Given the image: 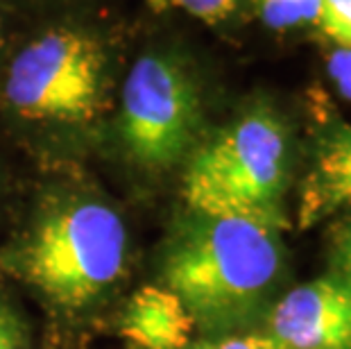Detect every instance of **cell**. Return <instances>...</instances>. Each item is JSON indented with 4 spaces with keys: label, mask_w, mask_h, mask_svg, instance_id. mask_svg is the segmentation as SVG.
I'll list each match as a JSON object with an SVG mask.
<instances>
[{
    "label": "cell",
    "mask_w": 351,
    "mask_h": 349,
    "mask_svg": "<svg viewBox=\"0 0 351 349\" xmlns=\"http://www.w3.org/2000/svg\"><path fill=\"white\" fill-rule=\"evenodd\" d=\"M281 227L243 215H199L173 243L163 277L195 324H241L261 306L281 272Z\"/></svg>",
    "instance_id": "6da1fadb"
},
{
    "label": "cell",
    "mask_w": 351,
    "mask_h": 349,
    "mask_svg": "<svg viewBox=\"0 0 351 349\" xmlns=\"http://www.w3.org/2000/svg\"><path fill=\"white\" fill-rule=\"evenodd\" d=\"M290 143L281 116L254 105L189 154L184 200L199 215H243L286 227Z\"/></svg>",
    "instance_id": "7a4b0ae2"
},
{
    "label": "cell",
    "mask_w": 351,
    "mask_h": 349,
    "mask_svg": "<svg viewBox=\"0 0 351 349\" xmlns=\"http://www.w3.org/2000/svg\"><path fill=\"white\" fill-rule=\"evenodd\" d=\"M125 254L121 215L100 200L71 195L41 213L12 263L52 306L80 311L121 279Z\"/></svg>",
    "instance_id": "3957f363"
},
{
    "label": "cell",
    "mask_w": 351,
    "mask_h": 349,
    "mask_svg": "<svg viewBox=\"0 0 351 349\" xmlns=\"http://www.w3.org/2000/svg\"><path fill=\"white\" fill-rule=\"evenodd\" d=\"M107 55L93 34L52 27L12 59L5 102L14 114L39 123H88L100 114Z\"/></svg>",
    "instance_id": "277c9868"
},
{
    "label": "cell",
    "mask_w": 351,
    "mask_h": 349,
    "mask_svg": "<svg viewBox=\"0 0 351 349\" xmlns=\"http://www.w3.org/2000/svg\"><path fill=\"white\" fill-rule=\"evenodd\" d=\"M199 125V91L189 69L163 53L138 57L123 84L118 118L127 154L145 170H168L191 154Z\"/></svg>",
    "instance_id": "5b68a950"
},
{
    "label": "cell",
    "mask_w": 351,
    "mask_h": 349,
    "mask_svg": "<svg viewBox=\"0 0 351 349\" xmlns=\"http://www.w3.org/2000/svg\"><path fill=\"white\" fill-rule=\"evenodd\" d=\"M283 349H351V288L335 274L293 288L270 315Z\"/></svg>",
    "instance_id": "8992f818"
},
{
    "label": "cell",
    "mask_w": 351,
    "mask_h": 349,
    "mask_svg": "<svg viewBox=\"0 0 351 349\" xmlns=\"http://www.w3.org/2000/svg\"><path fill=\"white\" fill-rule=\"evenodd\" d=\"M351 209V125L328 130L306 175L300 197V227H311Z\"/></svg>",
    "instance_id": "52a82bcc"
},
{
    "label": "cell",
    "mask_w": 351,
    "mask_h": 349,
    "mask_svg": "<svg viewBox=\"0 0 351 349\" xmlns=\"http://www.w3.org/2000/svg\"><path fill=\"white\" fill-rule=\"evenodd\" d=\"M195 320L168 288L143 286L125 309L121 333L134 349H186Z\"/></svg>",
    "instance_id": "ba28073f"
},
{
    "label": "cell",
    "mask_w": 351,
    "mask_h": 349,
    "mask_svg": "<svg viewBox=\"0 0 351 349\" xmlns=\"http://www.w3.org/2000/svg\"><path fill=\"white\" fill-rule=\"evenodd\" d=\"M324 0H258L263 23L272 29H293L317 23Z\"/></svg>",
    "instance_id": "9c48e42d"
},
{
    "label": "cell",
    "mask_w": 351,
    "mask_h": 349,
    "mask_svg": "<svg viewBox=\"0 0 351 349\" xmlns=\"http://www.w3.org/2000/svg\"><path fill=\"white\" fill-rule=\"evenodd\" d=\"M154 12H184L208 25L225 23L243 0H145Z\"/></svg>",
    "instance_id": "30bf717a"
},
{
    "label": "cell",
    "mask_w": 351,
    "mask_h": 349,
    "mask_svg": "<svg viewBox=\"0 0 351 349\" xmlns=\"http://www.w3.org/2000/svg\"><path fill=\"white\" fill-rule=\"evenodd\" d=\"M317 25L333 48H351V0H324Z\"/></svg>",
    "instance_id": "8fae6325"
},
{
    "label": "cell",
    "mask_w": 351,
    "mask_h": 349,
    "mask_svg": "<svg viewBox=\"0 0 351 349\" xmlns=\"http://www.w3.org/2000/svg\"><path fill=\"white\" fill-rule=\"evenodd\" d=\"M331 265L338 279H342L351 288V215L338 222L333 229L331 245Z\"/></svg>",
    "instance_id": "7c38bea8"
},
{
    "label": "cell",
    "mask_w": 351,
    "mask_h": 349,
    "mask_svg": "<svg viewBox=\"0 0 351 349\" xmlns=\"http://www.w3.org/2000/svg\"><path fill=\"white\" fill-rule=\"evenodd\" d=\"M326 73L338 93L351 102V48H333L326 57Z\"/></svg>",
    "instance_id": "4fadbf2b"
},
{
    "label": "cell",
    "mask_w": 351,
    "mask_h": 349,
    "mask_svg": "<svg viewBox=\"0 0 351 349\" xmlns=\"http://www.w3.org/2000/svg\"><path fill=\"white\" fill-rule=\"evenodd\" d=\"M186 349H283V347L270 336H229L222 340L189 345Z\"/></svg>",
    "instance_id": "5bb4252c"
},
{
    "label": "cell",
    "mask_w": 351,
    "mask_h": 349,
    "mask_svg": "<svg viewBox=\"0 0 351 349\" xmlns=\"http://www.w3.org/2000/svg\"><path fill=\"white\" fill-rule=\"evenodd\" d=\"M0 349H25V336L16 313L0 304Z\"/></svg>",
    "instance_id": "9a60e30c"
},
{
    "label": "cell",
    "mask_w": 351,
    "mask_h": 349,
    "mask_svg": "<svg viewBox=\"0 0 351 349\" xmlns=\"http://www.w3.org/2000/svg\"><path fill=\"white\" fill-rule=\"evenodd\" d=\"M0 36H3V19H0Z\"/></svg>",
    "instance_id": "2e32d148"
}]
</instances>
